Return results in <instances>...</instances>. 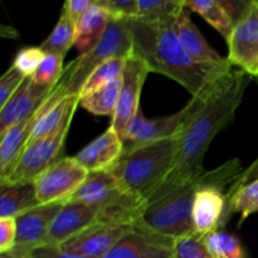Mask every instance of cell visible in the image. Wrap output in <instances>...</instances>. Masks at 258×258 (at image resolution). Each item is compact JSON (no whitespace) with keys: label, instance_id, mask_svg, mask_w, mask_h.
Returning a JSON list of instances; mask_svg holds the SVG:
<instances>
[{"label":"cell","instance_id":"cell-16","mask_svg":"<svg viewBox=\"0 0 258 258\" xmlns=\"http://www.w3.org/2000/svg\"><path fill=\"white\" fill-rule=\"evenodd\" d=\"M54 88L38 85L28 77L12 98L0 107V136L15 123L34 113Z\"/></svg>","mask_w":258,"mask_h":258},{"label":"cell","instance_id":"cell-13","mask_svg":"<svg viewBox=\"0 0 258 258\" xmlns=\"http://www.w3.org/2000/svg\"><path fill=\"white\" fill-rule=\"evenodd\" d=\"M133 227L97 222L59 247L68 253L87 258H103Z\"/></svg>","mask_w":258,"mask_h":258},{"label":"cell","instance_id":"cell-20","mask_svg":"<svg viewBox=\"0 0 258 258\" xmlns=\"http://www.w3.org/2000/svg\"><path fill=\"white\" fill-rule=\"evenodd\" d=\"M38 117L39 111L37 110L0 136V179H4L18 163L29 144Z\"/></svg>","mask_w":258,"mask_h":258},{"label":"cell","instance_id":"cell-27","mask_svg":"<svg viewBox=\"0 0 258 258\" xmlns=\"http://www.w3.org/2000/svg\"><path fill=\"white\" fill-rule=\"evenodd\" d=\"M126 60H127V58H113V59H110L107 62L102 63L101 66H98L91 73L87 81H86L85 86H83L82 91H81L80 97L90 95L93 91L98 90V88L108 85L112 81L122 77L123 71H125Z\"/></svg>","mask_w":258,"mask_h":258},{"label":"cell","instance_id":"cell-15","mask_svg":"<svg viewBox=\"0 0 258 258\" xmlns=\"http://www.w3.org/2000/svg\"><path fill=\"white\" fill-rule=\"evenodd\" d=\"M95 223H97V208L76 202H67L60 207L50 224L48 244L62 246Z\"/></svg>","mask_w":258,"mask_h":258},{"label":"cell","instance_id":"cell-9","mask_svg":"<svg viewBox=\"0 0 258 258\" xmlns=\"http://www.w3.org/2000/svg\"><path fill=\"white\" fill-rule=\"evenodd\" d=\"M149 73L150 70L143 60L133 55L127 58L122 76V87L110 125L118 134L122 141L128 123L140 111L139 102H140L141 91Z\"/></svg>","mask_w":258,"mask_h":258},{"label":"cell","instance_id":"cell-21","mask_svg":"<svg viewBox=\"0 0 258 258\" xmlns=\"http://www.w3.org/2000/svg\"><path fill=\"white\" fill-rule=\"evenodd\" d=\"M111 14L100 5H92L76 22L75 45L81 54H86L97 45L110 22Z\"/></svg>","mask_w":258,"mask_h":258},{"label":"cell","instance_id":"cell-37","mask_svg":"<svg viewBox=\"0 0 258 258\" xmlns=\"http://www.w3.org/2000/svg\"><path fill=\"white\" fill-rule=\"evenodd\" d=\"M254 180H258V158L256 161H253V163L246 169V170L242 171V173L234 179V181L229 185L226 194L227 196H228V194H232L233 191H236L237 189L241 188L242 185H244V184L247 183H251V181Z\"/></svg>","mask_w":258,"mask_h":258},{"label":"cell","instance_id":"cell-23","mask_svg":"<svg viewBox=\"0 0 258 258\" xmlns=\"http://www.w3.org/2000/svg\"><path fill=\"white\" fill-rule=\"evenodd\" d=\"M184 9H189L201 15L227 40L233 30V22L226 10L216 0H183Z\"/></svg>","mask_w":258,"mask_h":258},{"label":"cell","instance_id":"cell-22","mask_svg":"<svg viewBox=\"0 0 258 258\" xmlns=\"http://www.w3.org/2000/svg\"><path fill=\"white\" fill-rule=\"evenodd\" d=\"M38 206L34 183L0 184V218H17Z\"/></svg>","mask_w":258,"mask_h":258},{"label":"cell","instance_id":"cell-2","mask_svg":"<svg viewBox=\"0 0 258 258\" xmlns=\"http://www.w3.org/2000/svg\"><path fill=\"white\" fill-rule=\"evenodd\" d=\"M174 19L127 18L133 38V57L143 60L150 72L160 73L178 82L194 97L233 67H217L194 59L181 44Z\"/></svg>","mask_w":258,"mask_h":258},{"label":"cell","instance_id":"cell-30","mask_svg":"<svg viewBox=\"0 0 258 258\" xmlns=\"http://www.w3.org/2000/svg\"><path fill=\"white\" fill-rule=\"evenodd\" d=\"M184 10L183 0H138V15L140 18H175Z\"/></svg>","mask_w":258,"mask_h":258},{"label":"cell","instance_id":"cell-8","mask_svg":"<svg viewBox=\"0 0 258 258\" xmlns=\"http://www.w3.org/2000/svg\"><path fill=\"white\" fill-rule=\"evenodd\" d=\"M198 102L199 96H194L176 113L165 116V117L153 118V120L146 117L143 111L140 110L126 128L125 138H123V149L136 148V146L145 145V144L154 143V141L178 136L193 111L198 106Z\"/></svg>","mask_w":258,"mask_h":258},{"label":"cell","instance_id":"cell-26","mask_svg":"<svg viewBox=\"0 0 258 258\" xmlns=\"http://www.w3.org/2000/svg\"><path fill=\"white\" fill-rule=\"evenodd\" d=\"M207 248L214 258H247L241 241L224 231H214L203 236Z\"/></svg>","mask_w":258,"mask_h":258},{"label":"cell","instance_id":"cell-36","mask_svg":"<svg viewBox=\"0 0 258 258\" xmlns=\"http://www.w3.org/2000/svg\"><path fill=\"white\" fill-rule=\"evenodd\" d=\"M30 258H87L78 254L68 253L63 251L59 246H52V244H45L30 252Z\"/></svg>","mask_w":258,"mask_h":258},{"label":"cell","instance_id":"cell-32","mask_svg":"<svg viewBox=\"0 0 258 258\" xmlns=\"http://www.w3.org/2000/svg\"><path fill=\"white\" fill-rule=\"evenodd\" d=\"M44 57L45 53L40 49V47L23 48L17 53L12 66L25 77H32Z\"/></svg>","mask_w":258,"mask_h":258},{"label":"cell","instance_id":"cell-34","mask_svg":"<svg viewBox=\"0 0 258 258\" xmlns=\"http://www.w3.org/2000/svg\"><path fill=\"white\" fill-rule=\"evenodd\" d=\"M17 241L15 218H0V253L10 252Z\"/></svg>","mask_w":258,"mask_h":258},{"label":"cell","instance_id":"cell-6","mask_svg":"<svg viewBox=\"0 0 258 258\" xmlns=\"http://www.w3.org/2000/svg\"><path fill=\"white\" fill-rule=\"evenodd\" d=\"M75 112L72 111L52 135L28 144L13 170L4 179H0V184L34 183L40 174L60 160Z\"/></svg>","mask_w":258,"mask_h":258},{"label":"cell","instance_id":"cell-25","mask_svg":"<svg viewBox=\"0 0 258 258\" xmlns=\"http://www.w3.org/2000/svg\"><path fill=\"white\" fill-rule=\"evenodd\" d=\"M76 40V23L63 8L57 24L47 39L39 45L40 49L49 54H58L64 57L68 49L75 45Z\"/></svg>","mask_w":258,"mask_h":258},{"label":"cell","instance_id":"cell-12","mask_svg":"<svg viewBox=\"0 0 258 258\" xmlns=\"http://www.w3.org/2000/svg\"><path fill=\"white\" fill-rule=\"evenodd\" d=\"M174 242L135 224L103 258H174Z\"/></svg>","mask_w":258,"mask_h":258},{"label":"cell","instance_id":"cell-7","mask_svg":"<svg viewBox=\"0 0 258 258\" xmlns=\"http://www.w3.org/2000/svg\"><path fill=\"white\" fill-rule=\"evenodd\" d=\"M88 176V170L73 158H62L34 180L35 193L40 204L71 201Z\"/></svg>","mask_w":258,"mask_h":258},{"label":"cell","instance_id":"cell-33","mask_svg":"<svg viewBox=\"0 0 258 258\" xmlns=\"http://www.w3.org/2000/svg\"><path fill=\"white\" fill-rule=\"evenodd\" d=\"M27 78L28 77L22 75L13 66L2 76L0 78V107H3L12 98V96L17 92L18 88Z\"/></svg>","mask_w":258,"mask_h":258},{"label":"cell","instance_id":"cell-1","mask_svg":"<svg viewBox=\"0 0 258 258\" xmlns=\"http://www.w3.org/2000/svg\"><path fill=\"white\" fill-rule=\"evenodd\" d=\"M251 76L232 68L199 96L196 110L178 135V151L170 174L149 203L198 178L207 150L217 134L231 125Z\"/></svg>","mask_w":258,"mask_h":258},{"label":"cell","instance_id":"cell-29","mask_svg":"<svg viewBox=\"0 0 258 258\" xmlns=\"http://www.w3.org/2000/svg\"><path fill=\"white\" fill-rule=\"evenodd\" d=\"M63 55L58 54H49L45 53L44 59L37 68L34 75L32 76V80L35 83L40 86H45V87H57L58 83L60 82L63 77Z\"/></svg>","mask_w":258,"mask_h":258},{"label":"cell","instance_id":"cell-24","mask_svg":"<svg viewBox=\"0 0 258 258\" xmlns=\"http://www.w3.org/2000/svg\"><path fill=\"white\" fill-rule=\"evenodd\" d=\"M121 87H122V77L93 91L90 95L80 97V105L86 111L96 116H112L117 106Z\"/></svg>","mask_w":258,"mask_h":258},{"label":"cell","instance_id":"cell-35","mask_svg":"<svg viewBox=\"0 0 258 258\" xmlns=\"http://www.w3.org/2000/svg\"><path fill=\"white\" fill-rule=\"evenodd\" d=\"M222 8L227 12L233 24L238 23L257 0H216Z\"/></svg>","mask_w":258,"mask_h":258},{"label":"cell","instance_id":"cell-18","mask_svg":"<svg viewBox=\"0 0 258 258\" xmlns=\"http://www.w3.org/2000/svg\"><path fill=\"white\" fill-rule=\"evenodd\" d=\"M123 151V141L112 127H108L102 135L86 145L75 156L88 173L91 171L110 170L121 158Z\"/></svg>","mask_w":258,"mask_h":258},{"label":"cell","instance_id":"cell-14","mask_svg":"<svg viewBox=\"0 0 258 258\" xmlns=\"http://www.w3.org/2000/svg\"><path fill=\"white\" fill-rule=\"evenodd\" d=\"M229 216L228 198L223 193V189L204 185L197 191L191 212L196 233L203 237L211 232L218 231Z\"/></svg>","mask_w":258,"mask_h":258},{"label":"cell","instance_id":"cell-3","mask_svg":"<svg viewBox=\"0 0 258 258\" xmlns=\"http://www.w3.org/2000/svg\"><path fill=\"white\" fill-rule=\"evenodd\" d=\"M242 171L238 159L226 161L214 170L203 171L194 180L149 203L138 224L173 239L194 233L191 212L197 191L204 185L217 186L224 190L227 186L229 188Z\"/></svg>","mask_w":258,"mask_h":258},{"label":"cell","instance_id":"cell-40","mask_svg":"<svg viewBox=\"0 0 258 258\" xmlns=\"http://www.w3.org/2000/svg\"><path fill=\"white\" fill-rule=\"evenodd\" d=\"M103 3H105V0H96V5H100V7L103 4Z\"/></svg>","mask_w":258,"mask_h":258},{"label":"cell","instance_id":"cell-19","mask_svg":"<svg viewBox=\"0 0 258 258\" xmlns=\"http://www.w3.org/2000/svg\"><path fill=\"white\" fill-rule=\"evenodd\" d=\"M174 27L183 47L194 59L204 64L217 66V67H233L229 63L228 58L222 57L208 44L185 9L175 17Z\"/></svg>","mask_w":258,"mask_h":258},{"label":"cell","instance_id":"cell-41","mask_svg":"<svg viewBox=\"0 0 258 258\" xmlns=\"http://www.w3.org/2000/svg\"><path fill=\"white\" fill-rule=\"evenodd\" d=\"M257 80H258V78H257Z\"/></svg>","mask_w":258,"mask_h":258},{"label":"cell","instance_id":"cell-5","mask_svg":"<svg viewBox=\"0 0 258 258\" xmlns=\"http://www.w3.org/2000/svg\"><path fill=\"white\" fill-rule=\"evenodd\" d=\"M133 55V38L128 29L127 18L111 15L110 22L93 49L81 54L64 70L59 85L66 96H80L91 73L113 58H128Z\"/></svg>","mask_w":258,"mask_h":258},{"label":"cell","instance_id":"cell-11","mask_svg":"<svg viewBox=\"0 0 258 258\" xmlns=\"http://www.w3.org/2000/svg\"><path fill=\"white\" fill-rule=\"evenodd\" d=\"M63 204H40L15 218L17 241L12 252L29 256L30 252L48 244L50 224Z\"/></svg>","mask_w":258,"mask_h":258},{"label":"cell","instance_id":"cell-39","mask_svg":"<svg viewBox=\"0 0 258 258\" xmlns=\"http://www.w3.org/2000/svg\"><path fill=\"white\" fill-rule=\"evenodd\" d=\"M0 258H30V256H23V254L14 253V252H5V253H0Z\"/></svg>","mask_w":258,"mask_h":258},{"label":"cell","instance_id":"cell-38","mask_svg":"<svg viewBox=\"0 0 258 258\" xmlns=\"http://www.w3.org/2000/svg\"><path fill=\"white\" fill-rule=\"evenodd\" d=\"M92 5H96V0H66L63 8L76 23L81 15L87 12Z\"/></svg>","mask_w":258,"mask_h":258},{"label":"cell","instance_id":"cell-31","mask_svg":"<svg viewBox=\"0 0 258 258\" xmlns=\"http://www.w3.org/2000/svg\"><path fill=\"white\" fill-rule=\"evenodd\" d=\"M174 258H214L201 234L191 233L174 242Z\"/></svg>","mask_w":258,"mask_h":258},{"label":"cell","instance_id":"cell-28","mask_svg":"<svg viewBox=\"0 0 258 258\" xmlns=\"http://www.w3.org/2000/svg\"><path fill=\"white\" fill-rule=\"evenodd\" d=\"M228 198L229 213L241 214V223H243L251 214L258 212V180L251 181L237 189Z\"/></svg>","mask_w":258,"mask_h":258},{"label":"cell","instance_id":"cell-17","mask_svg":"<svg viewBox=\"0 0 258 258\" xmlns=\"http://www.w3.org/2000/svg\"><path fill=\"white\" fill-rule=\"evenodd\" d=\"M127 190L111 170L91 171L70 202L87 204L100 209L117 201Z\"/></svg>","mask_w":258,"mask_h":258},{"label":"cell","instance_id":"cell-4","mask_svg":"<svg viewBox=\"0 0 258 258\" xmlns=\"http://www.w3.org/2000/svg\"><path fill=\"white\" fill-rule=\"evenodd\" d=\"M178 151V136L123 149L110 169L126 189L150 201L170 174Z\"/></svg>","mask_w":258,"mask_h":258},{"label":"cell","instance_id":"cell-10","mask_svg":"<svg viewBox=\"0 0 258 258\" xmlns=\"http://www.w3.org/2000/svg\"><path fill=\"white\" fill-rule=\"evenodd\" d=\"M228 44V60L233 67L258 78V0L236 23Z\"/></svg>","mask_w":258,"mask_h":258}]
</instances>
